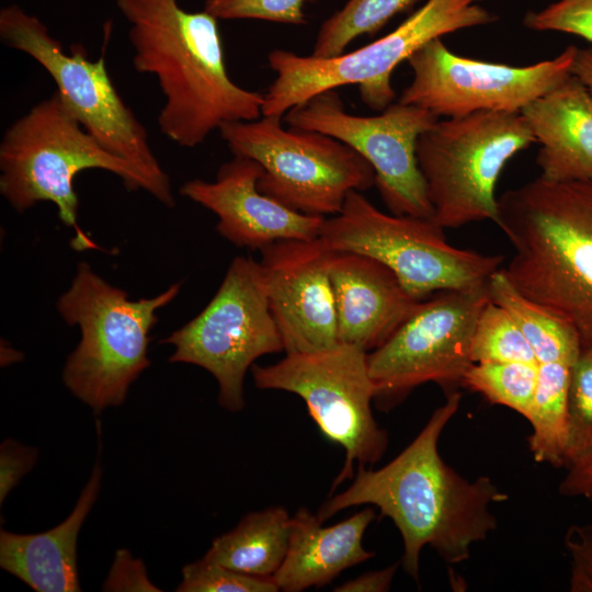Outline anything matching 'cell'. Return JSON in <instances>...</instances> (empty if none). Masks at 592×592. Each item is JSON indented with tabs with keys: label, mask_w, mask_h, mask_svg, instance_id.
Masks as SVG:
<instances>
[{
	"label": "cell",
	"mask_w": 592,
	"mask_h": 592,
	"mask_svg": "<svg viewBox=\"0 0 592 592\" xmlns=\"http://www.w3.org/2000/svg\"><path fill=\"white\" fill-rule=\"evenodd\" d=\"M462 395H446L412 442L378 469L357 466L353 482L318 511L325 522L335 513L363 504L379 509L398 528L403 542L401 565L420 581V555L432 547L447 563L470 557L471 546L497 528L493 503L509 496L488 476L468 480L440 455V436L456 414Z\"/></svg>",
	"instance_id": "6da1fadb"
},
{
	"label": "cell",
	"mask_w": 592,
	"mask_h": 592,
	"mask_svg": "<svg viewBox=\"0 0 592 592\" xmlns=\"http://www.w3.org/2000/svg\"><path fill=\"white\" fill-rule=\"evenodd\" d=\"M128 23L134 68L157 79L164 103L160 132L193 148L221 125L262 116L264 94L241 88L227 71L218 20L178 0H115Z\"/></svg>",
	"instance_id": "7a4b0ae2"
},
{
	"label": "cell",
	"mask_w": 592,
	"mask_h": 592,
	"mask_svg": "<svg viewBox=\"0 0 592 592\" xmlns=\"http://www.w3.org/2000/svg\"><path fill=\"white\" fill-rule=\"evenodd\" d=\"M496 224L513 255L501 269L525 297L570 323L592 348V180L540 175L498 198Z\"/></svg>",
	"instance_id": "3957f363"
},
{
	"label": "cell",
	"mask_w": 592,
	"mask_h": 592,
	"mask_svg": "<svg viewBox=\"0 0 592 592\" xmlns=\"http://www.w3.org/2000/svg\"><path fill=\"white\" fill-rule=\"evenodd\" d=\"M88 169L112 172L127 190H144L168 207L175 204L171 184L103 148L57 91L15 119L2 136L1 195L20 213L38 202H52L64 225L75 230L71 246L77 251L100 249L78 224L79 200L73 180Z\"/></svg>",
	"instance_id": "277c9868"
},
{
	"label": "cell",
	"mask_w": 592,
	"mask_h": 592,
	"mask_svg": "<svg viewBox=\"0 0 592 592\" xmlns=\"http://www.w3.org/2000/svg\"><path fill=\"white\" fill-rule=\"evenodd\" d=\"M181 283L151 298L129 300L125 291L100 277L80 262L57 310L68 325L80 328L81 339L67 357L62 382L94 413L121 406L130 385L150 365L149 332L156 311L179 294Z\"/></svg>",
	"instance_id": "5b68a950"
},
{
	"label": "cell",
	"mask_w": 592,
	"mask_h": 592,
	"mask_svg": "<svg viewBox=\"0 0 592 592\" xmlns=\"http://www.w3.org/2000/svg\"><path fill=\"white\" fill-rule=\"evenodd\" d=\"M482 1L428 0L387 35L333 58L272 50L267 62L276 77L264 93L262 115L283 117L314 95L346 84H357L362 101L384 111L396 98L391 75L397 66L434 38L498 19Z\"/></svg>",
	"instance_id": "8992f818"
},
{
	"label": "cell",
	"mask_w": 592,
	"mask_h": 592,
	"mask_svg": "<svg viewBox=\"0 0 592 592\" xmlns=\"http://www.w3.org/2000/svg\"><path fill=\"white\" fill-rule=\"evenodd\" d=\"M536 143L521 112H476L437 119L417 141V159L442 228L497 220L504 166Z\"/></svg>",
	"instance_id": "52a82bcc"
},
{
	"label": "cell",
	"mask_w": 592,
	"mask_h": 592,
	"mask_svg": "<svg viewBox=\"0 0 592 592\" xmlns=\"http://www.w3.org/2000/svg\"><path fill=\"white\" fill-rule=\"evenodd\" d=\"M443 229L429 218L385 214L353 190L340 213L325 218L319 237L333 251L383 262L418 300L441 291L487 284L501 269L502 255L457 248L446 240Z\"/></svg>",
	"instance_id": "ba28073f"
},
{
	"label": "cell",
	"mask_w": 592,
	"mask_h": 592,
	"mask_svg": "<svg viewBox=\"0 0 592 592\" xmlns=\"http://www.w3.org/2000/svg\"><path fill=\"white\" fill-rule=\"evenodd\" d=\"M234 156L261 164V193L303 214L333 216L350 191L375 185L369 162L343 141L329 135L283 128L282 117L230 122L219 128Z\"/></svg>",
	"instance_id": "9c48e42d"
},
{
	"label": "cell",
	"mask_w": 592,
	"mask_h": 592,
	"mask_svg": "<svg viewBox=\"0 0 592 592\" xmlns=\"http://www.w3.org/2000/svg\"><path fill=\"white\" fill-rule=\"evenodd\" d=\"M160 343L174 346L171 363L197 365L218 383V403L244 407V377L254 361L284 351L259 261L236 257L207 306Z\"/></svg>",
	"instance_id": "30bf717a"
},
{
	"label": "cell",
	"mask_w": 592,
	"mask_h": 592,
	"mask_svg": "<svg viewBox=\"0 0 592 592\" xmlns=\"http://www.w3.org/2000/svg\"><path fill=\"white\" fill-rule=\"evenodd\" d=\"M260 389L284 390L299 396L322 435L345 452L342 469L331 492L352 479L354 465L377 463L388 444L372 410L375 387L369 376L367 352L353 344L318 352L289 353L275 364L251 366Z\"/></svg>",
	"instance_id": "8fae6325"
},
{
	"label": "cell",
	"mask_w": 592,
	"mask_h": 592,
	"mask_svg": "<svg viewBox=\"0 0 592 592\" xmlns=\"http://www.w3.org/2000/svg\"><path fill=\"white\" fill-rule=\"evenodd\" d=\"M489 300L488 283L441 291L421 300L382 345L367 353L377 408L392 409L425 383L439 385L446 395L457 391L474 364L473 334Z\"/></svg>",
	"instance_id": "7c38bea8"
},
{
	"label": "cell",
	"mask_w": 592,
	"mask_h": 592,
	"mask_svg": "<svg viewBox=\"0 0 592 592\" xmlns=\"http://www.w3.org/2000/svg\"><path fill=\"white\" fill-rule=\"evenodd\" d=\"M0 38L48 72L64 103L103 148L171 184L150 148L146 128L119 95L102 56L90 60L82 48L65 53L43 21L15 3L0 10Z\"/></svg>",
	"instance_id": "4fadbf2b"
},
{
	"label": "cell",
	"mask_w": 592,
	"mask_h": 592,
	"mask_svg": "<svg viewBox=\"0 0 592 592\" xmlns=\"http://www.w3.org/2000/svg\"><path fill=\"white\" fill-rule=\"evenodd\" d=\"M284 116L291 128L329 135L364 157L374 169L375 186L391 214L432 219L417 141L440 118L435 114L397 101L378 115H353L345 112L333 89L314 95Z\"/></svg>",
	"instance_id": "5bb4252c"
},
{
	"label": "cell",
	"mask_w": 592,
	"mask_h": 592,
	"mask_svg": "<svg viewBox=\"0 0 592 592\" xmlns=\"http://www.w3.org/2000/svg\"><path fill=\"white\" fill-rule=\"evenodd\" d=\"M577 50L570 45L553 59L512 66L459 56L441 37L434 38L407 59L413 77L398 102L437 117L521 112L571 76Z\"/></svg>",
	"instance_id": "9a60e30c"
},
{
	"label": "cell",
	"mask_w": 592,
	"mask_h": 592,
	"mask_svg": "<svg viewBox=\"0 0 592 592\" xmlns=\"http://www.w3.org/2000/svg\"><path fill=\"white\" fill-rule=\"evenodd\" d=\"M260 252L270 309L286 354L325 351L338 345L329 274L334 251L318 237L278 240Z\"/></svg>",
	"instance_id": "2e32d148"
},
{
	"label": "cell",
	"mask_w": 592,
	"mask_h": 592,
	"mask_svg": "<svg viewBox=\"0 0 592 592\" xmlns=\"http://www.w3.org/2000/svg\"><path fill=\"white\" fill-rule=\"evenodd\" d=\"M262 173L255 160L234 156L214 181H186L180 193L212 210L217 231L237 247L261 250L278 240L318 238L326 217L296 212L261 193Z\"/></svg>",
	"instance_id": "e0dca14e"
},
{
	"label": "cell",
	"mask_w": 592,
	"mask_h": 592,
	"mask_svg": "<svg viewBox=\"0 0 592 592\" xmlns=\"http://www.w3.org/2000/svg\"><path fill=\"white\" fill-rule=\"evenodd\" d=\"M339 343L372 352L412 314L413 298L383 262L355 252L334 251L330 261Z\"/></svg>",
	"instance_id": "ac0fdd59"
},
{
	"label": "cell",
	"mask_w": 592,
	"mask_h": 592,
	"mask_svg": "<svg viewBox=\"0 0 592 592\" xmlns=\"http://www.w3.org/2000/svg\"><path fill=\"white\" fill-rule=\"evenodd\" d=\"M550 181L592 180V94L573 75L522 109Z\"/></svg>",
	"instance_id": "d6986e66"
},
{
	"label": "cell",
	"mask_w": 592,
	"mask_h": 592,
	"mask_svg": "<svg viewBox=\"0 0 592 592\" xmlns=\"http://www.w3.org/2000/svg\"><path fill=\"white\" fill-rule=\"evenodd\" d=\"M376 514L365 508L331 526L306 508L292 516L286 557L272 577L281 591L299 592L331 582L343 570L375 556L363 547L366 528Z\"/></svg>",
	"instance_id": "ffe728a7"
},
{
	"label": "cell",
	"mask_w": 592,
	"mask_h": 592,
	"mask_svg": "<svg viewBox=\"0 0 592 592\" xmlns=\"http://www.w3.org/2000/svg\"><path fill=\"white\" fill-rule=\"evenodd\" d=\"M102 479L96 460L90 478L66 520L38 534L0 530V566L37 592L81 591L77 566V539L92 509Z\"/></svg>",
	"instance_id": "44dd1931"
},
{
	"label": "cell",
	"mask_w": 592,
	"mask_h": 592,
	"mask_svg": "<svg viewBox=\"0 0 592 592\" xmlns=\"http://www.w3.org/2000/svg\"><path fill=\"white\" fill-rule=\"evenodd\" d=\"M292 516L282 506L248 513L230 532L216 537L204 558L235 571L272 579L288 549Z\"/></svg>",
	"instance_id": "7402d4cb"
},
{
	"label": "cell",
	"mask_w": 592,
	"mask_h": 592,
	"mask_svg": "<svg viewBox=\"0 0 592 592\" xmlns=\"http://www.w3.org/2000/svg\"><path fill=\"white\" fill-rule=\"evenodd\" d=\"M488 291L490 299L513 318L538 364L576 362L581 341L570 323L522 295L501 269L489 278Z\"/></svg>",
	"instance_id": "603a6c76"
},
{
	"label": "cell",
	"mask_w": 592,
	"mask_h": 592,
	"mask_svg": "<svg viewBox=\"0 0 592 592\" xmlns=\"http://www.w3.org/2000/svg\"><path fill=\"white\" fill-rule=\"evenodd\" d=\"M573 364H538V377L532 408L526 419L531 426L528 449L536 463L565 466L567 440V398Z\"/></svg>",
	"instance_id": "cb8c5ba5"
},
{
	"label": "cell",
	"mask_w": 592,
	"mask_h": 592,
	"mask_svg": "<svg viewBox=\"0 0 592 592\" xmlns=\"http://www.w3.org/2000/svg\"><path fill=\"white\" fill-rule=\"evenodd\" d=\"M417 0H348L320 25L311 56L333 58L358 36L374 35Z\"/></svg>",
	"instance_id": "d4e9b609"
},
{
	"label": "cell",
	"mask_w": 592,
	"mask_h": 592,
	"mask_svg": "<svg viewBox=\"0 0 592 592\" xmlns=\"http://www.w3.org/2000/svg\"><path fill=\"white\" fill-rule=\"evenodd\" d=\"M538 377V364L524 362L474 363L462 386L489 402L506 407L527 419Z\"/></svg>",
	"instance_id": "484cf974"
},
{
	"label": "cell",
	"mask_w": 592,
	"mask_h": 592,
	"mask_svg": "<svg viewBox=\"0 0 592 592\" xmlns=\"http://www.w3.org/2000/svg\"><path fill=\"white\" fill-rule=\"evenodd\" d=\"M473 363L524 362L538 364L535 354L509 312L491 299L482 308L473 334Z\"/></svg>",
	"instance_id": "4316f807"
},
{
	"label": "cell",
	"mask_w": 592,
	"mask_h": 592,
	"mask_svg": "<svg viewBox=\"0 0 592 592\" xmlns=\"http://www.w3.org/2000/svg\"><path fill=\"white\" fill-rule=\"evenodd\" d=\"M592 454V348H581L570 372L565 468Z\"/></svg>",
	"instance_id": "83f0119b"
},
{
	"label": "cell",
	"mask_w": 592,
	"mask_h": 592,
	"mask_svg": "<svg viewBox=\"0 0 592 592\" xmlns=\"http://www.w3.org/2000/svg\"><path fill=\"white\" fill-rule=\"evenodd\" d=\"M178 592H276L272 579L249 576L206 558L187 563L182 569Z\"/></svg>",
	"instance_id": "f1b7e54d"
},
{
	"label": "cell",
	"mask_w": 592,
	"mask_h": 592,
	"mask_svg": "<svg viewBox=\"0 0 592 592\" xmlns=\"http://www.w3.org/2000/svg\"><path fill=\"white\" fill-rule=\"evenodd\" d=\"M306 0H205L204 10L217 20H262L301 25Z\"/></svg>",
	"instance_id": "f546056e"
},
{
	"label": "cell",
	"mask_w": 592,
	"mask_h": 592,
	"mask_svg": "<svg viewBox=\"0 0 592 592\" xmlns=\"http://www.w3.org/2000/svg\"><path fill=\"white\" fill-rule=\"evenodd\" d=\"M522 22L532 31L567 33L592 43V0H557L526 12Z\"/></svg>",
	"instance_id": "4dcf8cb0"
},
{
	"label": "cell",
	"mask_w": 592,
	"mask_h": 592,
	"mask_svg": "<svg viewBox=\"0 0 592 592\" xmlns=\"http://www.w3.org/2000/svg\"><path fill=\"white\" fill-rule=\"evenodd\" d=\"M570 558V592H592V524L570 525L563 537Z\"/></svg>",
	"instance_id": "1f68e13d"
},
{
	"label": "cell",
	"mask_w": 592,
	"mask_h": 592,
	"mask_svg": "<svg viewBox=\"0 0 592 592\" xmlns=\"http://www.w3.org/2000/svg\"><path fill=\"white\" fill-rule=\"evenodd\" d=\"M36 448L13 439H7L0 446V503L10 491L33 468L37 460Z\"/></svg>",
	"instance_id": "d6a6232c"
},
{
	"label": "cell",
	"mask_w": 592,
	"mask_h": 592,
	"mask_svg": "<svg viewBox=\"0 0 592 592\" xmlns=\"http://www.w3.org/2000/svg\"><path fill=\"white\" fill-rule=\"evenodd\" d=\"M104 591H160L153 585L140 560L132 557L130 553L121 549L116 553L109 576L103 583Z\"/></svg>",
	"instance_id": "836d02e7"
},
{
	"label": "cell",
	"mask_w": 592,
	"mask_h": 592,
	"mask_svg": "<svg viewBox=\"0 0 592 592\" xmlns=\"http://www.w3.org/2000/svg\"><path fill=\"white\" fill-rule=\"evenodd\" d=\"M558 491L566 497H583L592 503V454L567 468Z\"/></svg>",
	"instance_id": "e575fe53"
},
{
	"label": "cell",
	"mask_w": 592,
	"mask_h": 592,
	"mask_svg": "<svg viewBox=\"0 0 592 592\" xmlns=\"http://www.w3.org/2000/svg\"><path fill=\"white\" fill-rule=\"evenodd\" d=\"M398 562L380 570L363 573L333 589L335 592H385L390 589Z\"/></svg>",
	"instance_id": "d590c367"
},
{
	"label": "cell",
	"mask_w": 592,
	"mask_h": 592,
	"mask_svg": "<svg viewBox=\"0 0 592 592\" xmlns=\"http://www.w3.org/2000/svg\"><path fill=\"white\" fill-rule=\"evenodd\" d=\"M571 75L577 77L592 94V48H578Z\"/></svg>",
	"instance_id": "8d00e7d4"
}]
</instances>
